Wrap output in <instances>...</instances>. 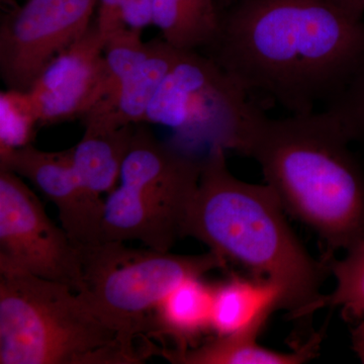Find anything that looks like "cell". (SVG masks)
I'll use <instances>...</instances> for the list:
<instances>
[{"label": "cell", "instance_id": "19", "mask_svg": "<svg viewBox=\"0 0 364 364\" xmlns=\"http://www.w3.org/2000/svg\"><path fill=\"white\" fill-rule=\"evenodd\" d=\"M40 126L28 91L0 93V155L31 145Z\"/></svg>", "mask_w": 364, "mask_h": 364}, {"label": "cell", "instance_id": "21", "mask_svg": "<svg viewBox=\"0 0 364 364\" xmlns=\"http://www.w3.org/2000/svg\"><path fill=\"white\" fill-rule=\"evenodd\" d=\"M327 109L336 114L352 142H364V69L342 97Z\"/></svg>", "mask_w": 364, "mask_h": 364}, {"label": "cell", "instance_id": "4", "mask_svg": "<svg viewBox=\"0 0 364 364\" xmlns=\"http://www.w3.org/2000/svg\"><path fill=\"white\" fill-rule=\"evenodd\" d=\"M72 287L0 265V364H139Z\"/></svg>", "mask_w": 364, "mask_h": 364}, {"label": "cell", "instance_id": "16", "mask_svg": "<svg viewBox=\"0 0 364 364\" xmlns=\"http://www.w3.org/2000/svg\"><path fill=\"white\" fill-rule=\"evenodd\" d=\"M136 124L100 134H83L73 147V161L79 178L91 203L104 214L105 193H112L117 179Z\"/></svg>", "mask_w": 364, "mask_h": 364}, {"label": "cell", "instance_id": "12", "mask_svg": "<svg viewBox=\"0 0 364 364\" xmlns=\"http://www.w3.org/2000/svg\"><path fill=\"white\" fill-rule=\"evenodd\" d=\"M179 53L181 50L163 38L156 39L152 54L82 117L85 133H105L144 123L153 98Z\"/></svg>", "mask_w": 364, "mask_h": 364}, {"label": "cell", "instance_id": "5", "mask_svg": "<svg viewBox=\"0 0 364 364\" xmlns=\"http://www.w3.org/2000/svg\"><path fill=\"white\" fill-rule=\"evenodd\" d=\"M80 294L92 310L117 332L124 348L146 360L149 349L135 341L150 335L152 316L163 299L191 277L226 267L213 251L176 255L155 249H134L124 242L97 241L80 246Z\"/></svg>", "mask_w": 364, "mask_h": 364}, {"label": "cell", "instance_id": "11", "mask_svg": "<svg viewBox=\"0 0 364 364\" xmlns=\"http://www.w3.org/2000/svg\"><path fill=\"white\" fill-rule=\"evenodd\" d=\"M105 38L97 23L46 66L31 90V98L42 102L54 116H83L105 95Z\"/></svg>", "mask_w": 364, "mask_h": 364}, {"label": "cell", "instance_id": "7", "mask_svg": "<svg viewBox=\"0 0 364 364\" xmlns=\"http://www.w3.org/2000/svg\"><path fill=\"white\" fill-rule=\"evenodd\" d=\"M263 114L252 95L214 60L200 51L181 50L144 123L166 127L181 144L221 146L246 155Z\"/></svg>", "mask_w": 364, "mask_h": 364}, {"label": "cell", "instance_id": "8", "mask_svg": "<svg viewBox=\"0 0 364 364\" xmlns=\"http://www.w3.org/2000/svg\"><path fill=\"white\" fill-rule=\"evenodd\" d=\"M0 265L82 287L80 248L50 220L37 196L9 170L0 169Z\"/></svg>", "mask_w": 364, "mask_h": 364}, {"label": "cell", "instance_id": "25", "mask_svg": "<svg viewBox=\"0 0 364 364\" xmlns=\"http://www.w3.org/2000/svg\"><path fill=\"white\" fill-rule=\"evenodd\" d=\"M235 0H222L223 6H224V9H226L228 6H230V4H232V2H234Z\"/></svg>", "mask_w": 364, "mask_h": 364}, {"label": "cell", "instance_id": "6", "mask_svg": "<svg viewBox=\"0 0 364 364\" xmlns=\"http://www.w3.org/2000/svg\"><path fill=\"white\" fill-rule=\"evenodd\" d=\"M203 158L162 142L150 129L136 132L121 172V186L109 193L102 214L100 241H139L170 251L183 238Z\"/></svg>", "mask_w": 364, "mask_h": 364}, {"label": "cell", "instance_id": "15", "mask_svg": "<svg viewBox=\"0 0 364 364\" xmlns=\"http://www.w3.org/2000/svg\"><path fill=\"white\" fill-rule=\"evenodd\" d=\"M261 331H247L215 336L205 344L184 350L154 347L153 354L174 364H299L311 360L317 352L313 339L296 350L277 351L258 342Z\"/></svg>", "mask_w": 364, "mask_h": 364}, {"label": "cell", "instance_id": "17", "mask_svg": "<svg viewBox=\"0 0 364 364\" xmlns=\"http://www.w3.org/2000/svg\"><path fill=\"white\" fill-rule=\"evenodd\" d=\"M154 26L172 47L205 51L221 26L222 0H153Z\"/></svg>", "mask_w": 364, "mask_h": 364}, {"label": "cell", "instance_id": "18", "mask_svg": "<svg viewBox=\"0 0 364 364\" xmlns=\"http://www.w3.org/2000/svg\"><path fill=\"white\" fill-rule=\"evenodd\" d=\"M334 289L321 296L313 313L326 306L340 308L345 316L358 320L364 317V237L347 249L342 259L333 261Z\"/></svg>", "mask_w": 364, "mask_h": 364}, {"label": "cell", "instance_id": "23", "mask_svg": "<svg viewBox=\"0 0 364 364\" xmlns=\"http://www.w3.org/2000/svg\"><path fill=\"white\" fill-rule=\"evenodd\" d=\"M127 0H98L97 23L105 40L117 31L126 28L122 11Z\"/></svg>", "mask_w": 364, "mask_h": 364}, {"label": "cell", "instance_id": "24", "mask_svg": "<svg viewBox=\"0 0 364 364\" xmlns=\"http://www.w3.org/2000/svg\"><path fill=\"white\" fill-rule=\"evenodd\" d=\"M352 348L361 363H364V317L355 320L351 330Z\"/></svg>", "mask_w": 364, "mask_h": 364}, {"label": "cell", "instance_id": "9", "mask_svg": "<svg viewBox=\"0 0 364 364\" xmlns=\"http://www.w3.org/2000/svg\"><path fill=\"white\" fill-rule=\"evenodd\" d=\"M98 0H26L0 23V77L28 91L46 66L91 25Z\"/></svg>", "mask_w": 364, "mask_h": 364}, {"label": "cell", "instance_id": "26", "mask_svg": "<svg viewBox=\"0 0 364 364\" xmlns=\"http://www.w3.org/2000/svg\"><path fill=\"white\" fill-rule=\"evenodd\" d=\"M363 1H364V0H363Z\"/></svg>", "mask_w": 364, "mask_h": 364}, {"label": "cell", "instance_id": "10", "mask_svg": "<svg viewBox=\"0 0 364 364\" xmlns=\"http://www.w3.org/2000/svg\"><path fill=\"white\" fill-rule=\"evenodd\" d=\"M0 169L32 182L56 208L71 240L80 247L100 241L102 212L91 203L73 161V148L47 152L26 147L0 155Z\"/></svg>", "mask_w": 364, "mask_h": 364}, {"label": "cell", "instance_id": "2", "mask_svg": "<svg viewBox=\"0 0 364 364\" xmlns=\"http://www.w3.org/2000/svg\"><path fill=\"white\" fill-rule=\"evenodd\" d=\"M350 136L331 109L309 114H263L246 156L287 213L334 250L364 237V171Z\"/></svg>", "mask_w": 364, "mask_h": 364}, {"label": "cell", "instance_id": "13", "mask_svg": "<svg viewBox=\"0 0 364 364\" xmlns=\"http://www.w3.org/2000/svg\"><path fill=\"white\" fill-rule=\"evenodd\" d=\"M284 306V291L275 282L232 275L215 286L213 332L215 336H226L262 331L270 315Z\"/></svg>", "mask_w": 364, "mask_h": 364}, {"label": "cell", "instance_id": "1", "mask_svg": "<svg viewBox=\"0 0 364 364\" xmlns=\"http://www.w3.org/2000/svg\"><path fill=\"white\" fill-rule=\"evenodd\" d=\"M289 114L331 107L364 69L363 0H235L205 51Z\"/></svg>", "mask_w": 364, "mask_h": 364}, {"label": "cell", "instance_id": "3", "mask_svg": "<svg viewBox=\"0 0 364 364\" xmlns=\"http://www.w3.org/2000/svg\"><path fill=\"white\" fill-rule=\"evenodd\" d=\"M226 152L214 146L203 158L183 237L203 242L254 277L275 282L291 317L310 315L322 296V267L294 234L272 188L237 178L228 167Z\"/></svg>", "mask_w": 364, "mask_h": 364}, {"label": "cell", "instance_id": "14", "mask_svg": "<svg viewBox=\"0 0 364 364\" xmlns=\"http://www.w3.org/2000/svg\"><path fill=\"white\" fill-rule=\"evenodd\" d=\"M215 286L198 277L172 289L153 312L150 337L171 340L176 350L196 346L203 335L213 332Z\"/></svg>", "mask_w": 364, "mask_h": 364}, {"label": "cell", "instance_id": "22", "mask_svg": "<svg viewBox=\"0 0 364 364\" xmlns=\"http://www.w3.org/2000/svg\"><path fill=\"white\" fill-rule=\"evenodd\" d=\"M124 26L141 31L154 25L153 0H127L122 11Z\"/></svg>", "mask_w": 364, "mask_h": 364}, {"label": "cell", "instance_id": "20", "mask_svg": "<svg viewBox=\"0 0 364 364\" xmlns=\"http://www.w3.org/2000/svg\"><path fill=\"white\" fill-rule=\"evenodd\" d=\"M155 45L156 40L144 42L142 32L133 28H123L112 33L105 40L104 49V64L107 78L105 95L135 72L154 51Z\"/></svg>", "mask_w": 364, "mask_h": 364}]
</instances>
